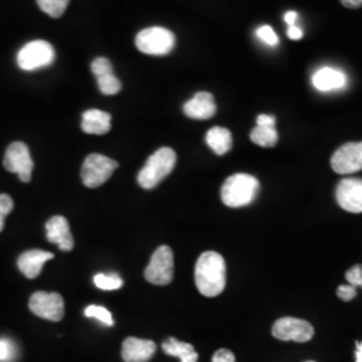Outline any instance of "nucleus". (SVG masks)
I'll return each mask as SVG.
<instances>
[{"label":"nucleus","instance_id":"nucleus-8","mask_svg":"<svg viewBox=\"0 0 362 362\" xmlns=\"http://www.w3.org/2000/svg\"><path fill=\"white\" fill-rule=\"evenodd\" d=\"M30 310L40 318L58 322L65 315V302L58 293L37 291L30 298Z\"/></svg>","mask_w":362,"mask_h":362},{"label":"nucleus","instance_id":"nucleus-36","mask_svg":"<svg viewBox=\"0 0 362 362\" xmlns=\"http://www.w3.org/2000/svg\"><path fill=\"white\" fill-rule=\"evenodd\" d=\"M356 362H362V342H356Z\"/></svg>","mask_w":362,"mask_h":362},{"label":"nucleus","instance_id":"nucleus-30","mask_svg":"<svg viewBox=\"0 0 362 362\" xmlns=\"http://www.w3.org/2000/svg\"><path fill=\"white\" fill-rule=\"evenodd\" d=\"M13 357V345L7 339H0V361H8Z\"/></svg>","mask_w":362,"mask_h":362},{"label":"nucleus","instance_id":"nucleus-19","mask_svg":"<svg viewBox=\"0 0 362 362\" xmlns=\"http://www.w3.org/2000/svg\"><path fill=\"white\" fill-rule=\"evenodd\" d=\"M112 128V117L109 113L90 109L82 115V130L89 134H106Z\"/></svg>","mask_w":362,"mask_h":362},{"label":"nucleus","instance_id":"nucleus-28","mask_svg":"<svg viewBox=\"0 0 362 362\" xmlns=\"http://www.w3.org/2000/svg\"><path fill=\"white\" fill-rule=\"evenodd\" d=\"M346 281L349 282V285L358 287L362 286V264H356L351 269L346 272Z\"/></svg>","mask_w":362,"mask_h":362},{"label":"nucleus","instance_id":"nucleus-31","mask_svg":"<svg viewBox=\"0 0 362 362\" xmlns=\"http://www.w3.org/2000/svg\"><path fill=\"white\" fill-rule=\"evenodd\" d=\"M235 354L231 350L220 349L214 354L212 362H235Z\"/></svg>","mask_w":362,"mask_h":362},{"label":"nucleus","instance_id":"nucleus-7","mask_svg":"<svg viewBox=\"0 0 362 362\" xmlns=\"http://www.w3.org/2000/svg\"><path fill=\"white\" fill-rule=\"evenodd\" d=\"M173 270L175 260L170 247H158L145 269V279L152 285H169L173 279Z\"/></svg>","mask_w":362,"mask_h":362},{"label":"nucleus","instance_id":"nucleus-22","mask_svg":"<svg viewBox=\"0 0 362 362\" xmlns=\"http://www.w3.org/2000/svg\"><path fill=\"white\" fill-rule=\"evenodd\" d=\"M251 141L263 148H272L278 144V132L275 127H259L251 132Z\"/></svg>","mask_w":362,"mask_h":362},{"label":"nucleus","instance_id":"nucleus-4","mask_svg":"<svg viewBox=\"0 0 362 362\" xmlns=\"http://www.w3.org/2000/svg\"><path fill=\"white\" fill-rule=\"evenodd\" d=\"M176 38L172 31L164 27H149L136 37V46L148 55H167L173 50Z\"/></svg>","mask_w":362,"mask_h":362},{"label":"nucleus","instance_id":"nucleus-35","mask_svg":"<svg viewBox=\"0 0 362 362\" xmlns=\"http://www.w3.org/2000/svg\"><path fill=\"white\" fill-rule=\"evenodd\" d=\"M345 7L351 8V10H356V8H360L362 6V0H339Z\"/></svg>","mask_w":362,"mask_h":362},{"label":"nucleus","instance_id":"nucleus-25","mask_svg":"<svg viewBox=\"0 0 362 362\" xmlns=\"http://www.w3.org/2000/svg\"><path fill=\"white\" fill-rule=\"evenodd\" d=\"M85 315L89 317V318H97L100 322H103L106 326H113L115 325L110 311L105 309L103 306H95V305L88 306L86 310H85Z\"/></svg>","mask_w":362,"mask_h":362},{"label":"nucleus","instance_id":"nucleus-37","mask_svg":"<svg viewBox=\"0 0 362 362\" xmlns=\"http://www.w3.org/2000/svg\"><path fill=\"white\" fill-rule=\"evenodd\" d=\"M308 362H314V361H308Z\"/></svg>","mask_w":362,"mask_h":362},{"label":"nucleus","instance_id":"nucleus-3","mask_svg":"<svg viewBox=\"0 0 362 362\" xmlns=\"http://www.w3.org/2000/svg\"><path fill=\"white\" fill-rule=\"evenodd\" d=\"M176 153L170 148H161L151 156L140 173L139 184L145 189H152L164 180L176 165Z\"/></svg>","mask_w":362,"mask_h":362},{"label":"nucleus","instance_id":"nucleus-32","mask_svg":"<svg viewBox=\"0 0 362 362\" xmlns=\"http://www.w3.org/2000/svg\"><path fill=\"white\" fill-rule=\"evenodd\" d=\"M275 122H276V119L274 116L260 115L257 118V125H259V127H275Z\"/></svg>","mask_w":362,"mask_h":362},{"label":"nucleus","instance_id":"nucleus-23","mask_svg":"<svg viewBox=\"0 0 362 362\" xmlns=\"http://www.w3.org/2000/svg\"><path fill=\"white\" fill-rule=\"evenodd\" d=\"M70 0H37L40 10L52 18H61L65 13Z\"/></svg>","mask_w":362,"mask_h":362},{"label":"nucleus","instance_id":"nucleus-34","mask_svg":"<svg viewBox=\"0 0 362 362\" xmlns=\"http://www.w3.org/2000/svg\"><path fill=\"white\" fill-rule=\"evenodd\" d=\"M285 21L287 26H296L298 21V13H296V11H288L285 15Z\"/></svg>","mask_w":362,"mask_h":362},{"label":"nucleus","instance_id":"nucleus-18","mask_svg":"<svg viewBox=\"0 0 362 362\" xmlns=\"http://www.w3.org/2000/svg\"><path fill=\"white\" fill-rule=\"evenodd\" d=\"M52 258H54V254L52 252L42 251V250H30L19 257L18 267L26 278L34 279L42 272L43 264L52 260Z\"/></svg>","mask_w":362,"mask_h":362},{"label":"nucleus","instance_id":"nucleus-1","mask_svg":"<svg viewBox=\"0 0 362 362\" xmlns=\"http://www.w3.org/2000/svg\"><path fill=\"white\" fill-rule=\"evenodd\" d=\"M196 287L204 297H218L226 287V262L215 251L202 254L194 267Z\"/></svg>","mask_w":362,"mask_h":362},{"label":"nucleus","instance_id":"nucleus-17","mask_svg":"<svg viewBox=\"0 0 362 362\" xmlns=\"http://www.w3.org/2000/svg\"><path fill=\"white\" fill-rule=\"evenodd\" d=\"M346 83H348V78L345 76V73L330 66L321 67L313 76V85L317 90L320 91L339 90L345 88Z\"/></svg>","mask_w":362,"mask_h":362},{"label":"nucleus","instance_id":"nucleus-27","mask_svg":"<svg viewBox=\"0 0 362 362\" xmlns=\"http://www.w3.org/2000/svg\"><path fill=\"white\" fill-rule=\"evenodd\" d=\"M13 199L8 194H0V231L4 228V218L13 211Z\"/></svg>","mask_w":362,"mask_h":362},{"label":"nucleus","instance_id":"nucleus-2","mask_svg":"<svg viewBox=\"0 0 362 362\" xmlns=\"http://www.w3.org/2000/svg\"><path fill=\"white\" fill-rule=\"evenodd\" d=\"M258 192L257 177L247 173H236L224 181L221 187V200L227 207H246L257 199Z\"/></svg>","mask_w":362,"mask_h":362},{"label":"nucleus","instance_id":"nucleus-21","mask_svg":"<svg viewBox=\"0 0 362 362\" xmlns=\"http://www.w3.org/2000/svg\"><path fill=\"white\" fill-rule=\"evenodd\" d=\"M163 350L172 357H179L180 362H197L199 354L191 344L181 342L176 338H169L163 344Z\"/></svg>","mask_w":362,"mask_h":362},{"label":"nucleus","instance_id":"nucleus-26","mask_svg":"<svg viewBox=\"0 0 362 362\" xmlns=\"http://www.w3.org/2000/svg\"><path fill=\"white\" fill-rule=\"evenodd\" d=\"M257 37H258L263 43H266V45H269V46H276L278 42H279V38H278V35L275 34V31L272 30V27L267 26V25L257 28Z\"/></svg>","mask_w":362,"mask_h":362},{"label":"nucleus","instance_id":"nucleus-5","mask_svg":"<svg viewBox=\"0 0 362 362\" xmlns=\"http://www.w3.org/2000/svg\"><path fill=\"white\" fill-rule=\"evenodd\" d=\"M55 59L54 47L46 40H33L25 45L18 52L16 62L22 70L34 71L52 65Z\"/></svg>","mask_w":362,"mask_h":362},{"label":"nucleus","instance_id":"nucleus-33","mask_svg":"<svg viewBox=\"0 0 362 362\" xmlns=\"http://www.w3.org/2000/svg\"><path fill=\"white\" fill-rule=\"evenodd\" d=\"M287 35H288V38L291 39V40H299V39L303 37V31L297 25L296 26H290L288 30H287Z\"/></svg>","mask_w":362,"mask_h":362},{"label":"nucleus","instance_id":"nucleus-24","mask_svg":"<svg viewBox=\"0 0 362 362\" xmlns=\"http://www.w3.org/2000/svg\"><path fill=\"white\" fill-rule=\"evenodd\" d=\"M94 284L101 290H118L124 285V281L118 274H97L94 276Z\"/></svg>","mask_w":362,"mask_h":362},{"label":"nucleus","instance_id":"nucleus-16","mask_svg":"<svg viewBox=\"0 0 362 362\" xmlns=\"http://www.w3.org/2000/svg\"><path fill=\"white\" fill-rule=\"evenodd\" d=\"M184 113L194 119H208L215 116L216 104L214 95L207 91L194 94V98L184 105Z\"/></svg>","mask_w":362,"mask_h":362},{"label":"nucleus","instance_id":"nucleus-6","mask_svg":"<svg viewBox=\"0 0 362 362\" xmlns=\"http://www.w3.org/2000/svg\"><path fill=\"white\" fill-rule=\"evenodd\" d=\"M118 167V163L106 156L91 153L86 157L81 177L88 188H98L110 179L113 172Z\"/></svg>","mask_w":362,"mask_h":362},{"label":"nucleus","instance_id":"nucleus-12","mask_svg":"<svg viewBox=\"0 0 362 362\" xmlns=\"http://www.w3.org/2000/svg\"><path fill=\"white\" fill-rule=\"evenodd\" d=\"M338 206L351 212H362V180L361 179H344L336 189Z\"/></svg>","mask_w":362,"mask_h":362},{"label":"nucleus","instance_id":"nucleus-9","mask_svg":"<svg viewBox=\"0 0 362 362\" xmlns=\"http://www.w3.org/2000/svg\"><path fill=\"white\" fill-rule=\"evenodd\" d=\"M3 165L8 172L18 173L19 179L23 182H28L31 180L34 161L31 158L30 149L26 144L21 143V141L11 144L4 156Z\"/></svg>","mask_w":362,"mask_h":362},{"label":"nucleus","instance_id":"nucleus-14","mask_svg":"<svg viewBox=\"0 0 362 362\" xmlns=\"http://www.w3.org/2000/svg\"><path fill=\"white\" fill-rule=\"evenodd\" d=\"M46 236L50 243L57 245L62 251H71L74 247V239L65 216H52L46 223Z\"/></svg>","mask_w":362,"mask_h":362},{"label":"nucleus","instance_id":"nucleus-13","mask_svg":"<svg viewBox=\"0 0 362 362\" xmlns=\"http://www.w3.org/2000/svg\"><path fill=\"white\" fill-rule=\"evenodd\" d=\"M91 71L97 78L98 88L105 95H115L121 90L122 85L113 74V67L107 58H97L91 64Z\"/></svg>","mask_w":362,"mask_h":362},{"label":"nucleus","instance_id":"nucleus-11","mask_svg":"<svg viewBox=\"0 0 362 362\" xmlns=\"http://www.w3.org/2000/svg\"><path fill=\"white\" fill-rule=\"evenodd\" d=\"M332 168L339 175L362 170V141L345 144L338 148L332 157Z\"/></svg>","mask_w":362,"mask_h":362},{"label":"nucleus","instance_id":"nucleus-15","mask_svg":"<svg viewBox=\"0 0 362 362\" xmlns=\"http://www.w3.org/2000/svg\"><path fill=\"white\" fill-rule=\"evenodd\" d=\"M156 353V344L149 339L129 337L122 344V360L125 362H148Z\"/></svg>","mask_w":362,"mask_h":362},{"label":"nucleus","instance_id":"nucleus-29","mask_svg":"<svg viewBox=\"0 0 362 362\" xmlns=\"http://www.w3.org/2000/svg\"><path fill=\"white\" fill-rule=\"evenodd\" d=\"M357 287H354V286L351 285H342L339 286L338 288H337V296L339 299H342V300H345V302H349L351 299H354L356 296H357V290H356Z\"/></svg>","mask_w":362,"mask_h":362},{"label":"nucleus","instance_id":"nucleus-20","mask_svg":"<svg viewBox=\"0 0 362 362\" xmlns=\"http://www.w3.org/2000/svg\"><path fill=\"white\" fill-rule=\"evenodd\" d=\"M206 141L216 155H226L233 148V134L226 128L214 127L212 129L208 130Z\"/></svg>","mask_w":362,"mask_h":362},{"label":"nucleus","instance_id":"nucleus-10","mask_svg":"<svg viewBox=\"0 0 362 362\" xmlns=\"http://www.w3.org/2000/svg\"><path fill=\"white\" fill-rule=\"evenodd\" d=\"M272 336L281 341H296L299 344L309 342L314 337V327L308 321L285 317L272 326Z\"/></svg>","mask_w":362,"mask_h":362}]
</instances>
